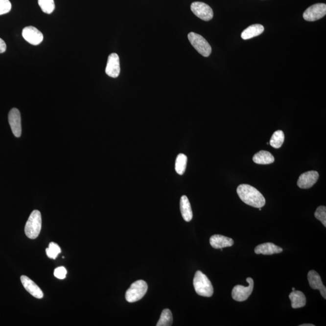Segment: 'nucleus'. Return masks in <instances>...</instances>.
Returning <instances> with one entry per match:
<instances>
[{"label": "nucleus", "instance_id": "31", "mask_svg": "<svg viewBox=\"0 0 326 326\" xmlns=\"http://www.w3.org/2000/svg\"><path fill=\"white\" fill-rule=\"evenodd\" d=\"M292 291H295V290H296V289H295L294 288H292Z\"/></svg>", "mask_w": 326, "mask_h": 326}, {"label": "nucleus", "instance_id": "4", "mask_svg": "<svg viewBox=\"0 0 326 326\" xmlns=\"http://www.w3.org/2000/svg\"><path fill=\"white\" fill-rule=\"evenodd\" d=\"M147 288V284L144 280H137L131 284L126 292L125 298L127 302L129 303H134L139 301L146 294Z\"/></svg>", "mask_w": 326, "mask_h": 326}, {"label": "nucleus", "instance_id": "18", "mask_svg": "<svg viewBox=\"0 0 326 326\" xmlns=\"http://www.w3.org/2000/svg\"><path fill=\"white\" fill-rule=\"evenodd\" d=\"M180 210L183 219L186 222H190L193 218V212L190 203L187 196L184 195L181 198Z\"/></svg>", "mask_w": 326, "mask_h": 326}, {"label": "nucleus", "instance_id": "32", "mask_svg": "<svg viewBox=\"0 0 326 326\" xmlns=\"http://www.w3.org/2000/svg\"><path fill=\"white\" fill-rule=\"evenodd\" d=\"M258 210H262V208H258Z\"/></svg>", "mask_w": 326, "mask_h": 326}, {"label": "nucleus", "instance_id": "24", "mask_svg": "<svg viewBox=\"0 0 326 326\" xmlns=\"http://www.w3.org/2000/svg\"><path fill=\"white\" fill-rule=\"evenodd\" d=\"M38 4L46 14H51L55 8L54 0H38Z\"/></svg>", "mask_w": 326, "mask_h": 326}, {"label": "nucleus", "instance_id": "3", "mask_svg": "<svg viewBox=\"0 0 326 326\" xmlns=\"http://www.w3.org/2000/svg\"><path fill=\"white\" fill-rule=\"evenodd\" d=\"M42 227V218L40 211L34 210L30 214L25 224L24 231L27 237L35 239L38 237Z\"/></svg>", "mask_w": 326, "mask_h": 326}, {"label": "nucleus", "instance_id": "2", "mask_svg": "<svg viewBox=\"0 0 326 326\" xmlns=\"http://www.w3.org/2000/svg\"><path fill=\"white\" fill-rule=\"evenodd\" d=\"M193 286L199 296L210 297L213 294V287L208 277L200 271L196 272Z\"/></svg>", "mask_w": 326, "mask_h": 326}, {"label": "nucleus", "instance_id": "6", "mask_svg": "<svg viewBox=\"0 0 326 326\" xmlns=\"http://www.w3.org/2000/svg\"><path fill=\"white\" fill-rule=\"evenodd\" d=\"M247 281L249 284L248 286L236 285L233 289L232 296L235 301H245L252 294L254 288V281L252 278H248L247 279Z\"/></svg>", "mask_w": 326, "mask_h": 326}, {"label": "nucleus", "instance_id": "10", "mask_svg": "<svg viewBox=\"0 0 326 326\" xmlns=\"http://www.w3.org/2000/svg\"><path fill=\"white\" fill-rule=\"evenodd\" d=\"M9 123L14 135L20 137L22 135V118L20 111L17 108H13L10 111L8 116Z\"/></svg>", "mask_w": 326, "mask_h": 326}, {"label": "nucleus", "instance_id": "7", "mask_svg": "<svg viewBox=\"0 0 326 326\" xmlns=\"http://www.w3.org/2000/svg\"><path fill=\"white\" fill-rule=\"evenodd\" d=\"M191 10L196 17L205 22H209L213 17V10L208 4L203 2H193L191 4Z\"/></svg>", "mask_w": 326, "mask_h": 326}, {"label": "nucleus", "instance_id": "23", "mask_svg": "<svg viewBox=\"0 0 326 326\" xmlns=\"http://www.w3.org/2000/svg\"><path fill=\"white\" fill-rule=\"evenodd\" d=\"M173 317L171 311L169 309H165L163 310L157 326H170L172 325Z\"/></svg>", "mask_w": 326, "mask_h": 326}, {"label": "nucleus", "instance_id": "28", "mask_svg": "<svg viewBox=\"0 0 326 326\" xmlns=\"http://www.w3.org/2000/svg\"><path fill=\"white\" fill-rule=\"evenodd\" d=\"M54 275L56 277V278L63 280V279H64L66 278V269L63 267V266H61V267L56 268L54 271Z\"/></svg>", "mask_w": 326, "mask_h": 326}, {"label": "nucleus", "instance_id": "21", "mask_svg": "<svg viewBox=\"0 0 326 326\" xmlns=\"http://www.w3.org/2000/svg\"><path fill=\"white\" fill-rule=\"evenodd\" d=\"M187 157L186 155L180 154L178 155L175 162V170L178 174L183 175L187 167Z\"/></svg>", "mask_w": 326, "mask_h": 326}, {"label": "nucleus", "instance_id": "8", "mask_svg": "<svg viewBox=\"0 0 326 326\" xmlns=\"http://www.w3.org/2000/svg\"><path fill=\"white\" fill-rule=\"evenodd\" d=\"M326 14V5L317 3L308 7L303 14V18L307 22H315L324 17Z\"/></svg>", "mask_w": 326, "mask_h": 326}, {"label": "nucleus", "instance_id": "27", "mask_svg": "<svg viewBox=\"0 0 326 326\" xmlns=\"http://www.w3.org/2000/svg\"><path fill=\"white\" fill-rule=\"evenodd\" d=\"M12 8L9 0H0V15L7 14Z\"/></svg>", "mask_w": 326, "mask_h": 326}, {"label": "nucleus", "instance_id": "20", "mask_svg": "<svg viewBox=\"0 0 326 326\" xmlns=\"http://www.w3.org/2000/svg\"><path fill=\"white\" fill-rule=\"evenodd\" d=\"M253 160L256 164H270L274 162V157L270 152L260 151L254 155Z\"/></svg>", "mask_w": 326, "mask_h": 326}, {"label": "nucleus", "instance_id": "25", "mask_svg": "<svg viewBox=\"0 0 326 326\" xmlns=\"http://www.w3.org/2000/svg\"><path fill=\"white\" fill-rule=\"evenodd\" d=\"M61 252V250L60 247H59L58 244L54 242L50 243L48 248L46 249L47 255L49 258H53V259H55Z\"/></svg>", "mask_w": 326, "mask_h": 326}, {"label": "nucleus", "instance_id": "5", "mask_svg": "<svg viewBox=\"0 0 326 326\" xmlns=\"http://www.w3.org/2000/svg\"><path fill=\"white\" fill-rule=\"evenodd\" d=\"M188 40L196 51L202 56L209 57L211 53V47L205 38L200 35L190 32L188 35Z\"/></svg>", "mask_w": 326, "mask_h": 326}, {"label": "nucleus", "instance_id": "16", "mask_svg": "<svg viewBox=\"0 0 326 326\" xmlns=\"http://www.w3.org/2000/svg\"><path fill=\"white\" fill-rule=\"evenodd\" d=\"M282 252H283V249L281 248L270 242L258 245L255 250V252L257 255H272L274 254L280 253Z\"/></svg>", "mask_w": 326, "mask_h": 326}, {"label": "nucleus", "instance_id": "26", "mask_svg": "<svg viewBox=\"0 0 326 326\" xmlns=\"http://www.w3.org/2000/svg\"><path fill=\"white\" fill-rule=\"evenodd\" d=\"M315 217L322 222L323 226L326 227V208L325 206H320L317 209L314 214Z\"/></svg>", "mask_w": 326, "mask_h": 326}, {"label": "nucleus", "instance_id": "29", "mask_svg": "<svg viewBox=\"0 0 326 326\" xmlns=\"http://www.w3.org/2000/svg\"><path fill=\"white\" fill-rule=\"evenodd\" d=\"M6 50V45L4 41L0 38V53L5 52Z\"/></svg>", "mask_w": 326, "mask_h": 326}, {"label": "nucleus", "instance_id": "12", "mask_svg": "<svg viewBox=\"0 0 326 326\" xmlns=\"http://www.w3.org/2000/svg\"><path fill=\"white\" fill-rule=\"evenodd\" d=\"M105 72L109 76L113 78H116L120 74V60L117 53H112L108 56Z\"/></svg>", "mask_w": 326, "mask_h": 326}, {"label": "nucleus", "instance_id": "14", "mask_svg": "<svg viewBox=\"0 0 326 326\" xmlns=\"http://www.w3.org/2000/svg\"><path fill=\"white\" fill-rule=\"evenodd\" d=\"M21 281H22L23 285L25 290L28 292H29L32 296L38 299L43 298L44 294L42 290L40 289V287L34 281L31 280L28 277L22 276L21 277Z\"/></svg>", "mask_w": 326, "mask_h": 326}, {"label": "nucleus", "instance_id": "19", "mask_svg": "<svg viewBox=\"0 0 326 326\" xmlns=\"http://www.w3.org/2000/svg\"><path fill=\"white\" fill-rule=\"evenodd\" d=\"M264 32V27L262 25L254 24L246 28L243 31L241 37L243 40H250L256 36L262 34Z\"/></svg>", "mask_w": 326, "mask_h": 326}, {"label": "nucleus", "instance_id": "17", "mask_svg": "<svg viewBox=\"0 0 326 326\" xmlns=\"http://www.w3.org/2000/svg\"><path fill=\"white\" fill-rule=\"evenodd\" d=\"M289 297L291 300V306L293 309H298L306 306V297L302 292L295 290L289 294Z\"/></svg>", "mask_w": 326, "mask_h": 326}, {"label": "nucleus", "instance_id": "1", "mask_svg": "<svg viewBox=\"0 0 326 326\" xmlns=\"http://www.w3.org/2000/svg\"><path fill=\"white\" fill-rule=\"evenodd\" d=\"M237 193L244 203L255 208H262L265 206V199L262 194L255 187L248 185L238 186Z\"/></svg>", "mask_w": 326, "mask_h": 326}, {"label": "nucleus", "instance_id": "13", "mask_svg": "<svg viewBox=\"0 0 326 326\" xmlns=\"http://www.w3.org/2000/svg\"><path fill=\"white\" fill-rule=\"evenodd\" d=\"M307 279L310 288L313 289L319 290L323 298L326 299V288L323 283L319 274L314 270L310 271L308 273Z\"/></svg>", "mask_w": 326, "mask_h": 326}, {"label": "nucleus", "instance_id": "22", "mask_svg": "<svg viewBox=\"0 0 326 326\" xmlns=\"http://www.w3.org/2000/svg\"><path fill=\"white\" fill-rule=\"evenodd\" d=\"M284 140V134L283 132L278 130L275 132L272 136L270 139V144L274 148L279 149L283 144Z\"/></svg>", "mask_w": 326, "mask_h": 326}, {"label": "nucleus", "instance_id": "9", "mask_svg": "<svg viewBox=\"0 0 326 326\" xmlns=\"http://www.w3.org/2000/svg\"><path fill=\"white\" fill-rule=\"evenodd\" d=\"M22 35L24 40L30 45L38 46L43 40V33L33 26H28L23 30Z\"/></svg>", "mask_w": 326, "mask_h": 326}, {"label": "nucleus", "instance_id": "30", "mask_svg": "<svg viewBox=\"0 0 326 326\" xmlns=\"http://www.w3.org/2000/svg\"><path fill=\"white\" fill-rule=\"evenodd\" d=\"M300 326H315V325L311 324H303L300 325Z\"/></svg>", "mask_w": 326, "mask_h": 326}, {"label": "nucleus", "instance_id": "15", "mask_svg": "<svg viewBox=\"0 0 326 326\" xmlns=\"http://www.w3.org/2000/svg\"><path fill=\"white\" fill-rule=\"evenodd\" d=\"M210 244L215 249H222L232 247L234 244V240L224 235L215 234L212 235L210 239Z\"/></svg>", "mask_w": 326, "mask_h": 326}, {"label": "nucleus", "instance_id": "11", "mask_svg": "<svg viewBox=\"0 0 326 326\" xmlns=\"http://www.w3.org/2000/svg\"><path fill=\"white\" fill-rule=\"evenodd\" d=\"M319 178V173L317 171H309L302 173L300 176L297 185L301 188L307 189L312 187Z\"/></svg>", "mask_w": 326, "mask_h": 326}]
</instances>
